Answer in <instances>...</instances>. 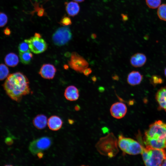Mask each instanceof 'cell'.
<instances>
[{"label": "cell", "instance_id": "6da1fadb", "mask_svg": "<svg viewBox=\"0 0 166 166\" xmlns=\"http://www.w3.org/2000/svg\"><path fill=\"white\" fill-rule=\"evenodd\" d=\"M3 85L9 97L18 102L21 101L23 96L30 93L28 79L24 74L19 72L10 74Z\"/></svg>", "mask_w": 166, "mask_h": 166}, {"label": "cell", "instance_id": "7a4b0ae2", "mask_svg": "<svg viewBox=\"0 0 166 166\" xmlns=\"http://www.w3.org/2000/svg\"><path fill=\"white\" fill-rule=\"evenodd\" d=\"M144 141L146 146L157 149L166 148V124L156 121L145 132Z\"/></svg>", "mask_w": 166, "mask_h": 166}, {"label": "cell", "instance_id": "3957f363", "mask_svg": "<svg viewBox=\"0 0 166 166\" xmlns=\"http://www.w3.org/2000/svg\"><path fill=\"white\" fill-rule=\"evenodd\" d=\"M118 140L112 133L101 138L96 145L101 154L110 158L115 156L118 152Z\"/></svg>", "mask_w": 166, "mask_h": 166}, {"label": "cell", "instance_id": "277c9868", "mask_svg": "<svg viewBox=\"0 0 166 166\" xmlns=\"http://www.w3.org/2000/svg\"><path fill=\"white\" fill-rule=\"evenodd\" d=\"M144 164L148 166H161L166 159V152L164 149L146 146L141 153Z\"/></svg>", "mask_w": 166, "mask_h": 166}, {"label": "cell", "instance_id": "5b68a950", "mask_svg": "<svg viewBox=\"0 0 166 166\" xmlns=\"http://www.w3.org/2000/svg\"><path fill=\"white\" fill-rule=\"evenodd\" d=\"M118 145L123 152L130 155L141 154L143 147L136 140L125 137L122 134L119 136Z\"/></svg>", "mask_w": 166, "mask_h": 166}, {"label": "cell", "instance_id": "8992f818", "mask_svg": "<svg viewBox=\"0 0 166 166\" xmlns=\"http://www.w3.org/2000/svg\"><path fill=\"white\" fill-rule=\"evenodd\" d=\"M52 142V139L49 137L44 136L40 137L30 142L29 150L33 155H36L49 148Z\"/></svg>", "mask_w": 166, "mask_h": 166}, {"label": "cell", "instance_id": "52a82bcc", "mask_svg": "<svg viewBox=\"0 0 166 166\" xmlns=\"http://www.w3.org/2000/svg\"><path fill=\"white\" fill-rule=\"evenodd\" d=\"M72 38V34L67 26L60 27L53 34L52 40L56 45L61 46L67 43Z\"/></svg>", "mask_w": 166, "mask_h": 166}, {"label": "cell", "instance_id": "ba28073f", "mask_svg": "<svg viewBox=\"0 0 166 166\" xmlns=\"http://www.w3.org/2000/svg\"><path fill=\"white\" fill-rule=\"evenodd\" d=\"M68 64L71 68L76 71L82 73L89 66L87 61L76 52H73L71 55Z\"/></svg>", "mask_w": 166, "mask_h": 166}, {"label": "cell", "instance_id": "9c48e42d", "mask_svg": "<svg viewBox=\"0 0 166 166\" xmlns=\"http://www.w3.org/2000/svg\"><path fill=\"white\" fill-rule=\"evenodd\" d=\"M26 40L29 43L30 50L34 53H41L47 48V43L41 37L34 36Z\"/></svg>", "mask_w": 166, "mask_h": 166}, {"label": "cell", "instance_id": "30bf717a", "mask_svg": "<svg viewBox=\"0 0 166 166\" xmlns=\"http://www.w3.org/2000/svg\"><path fill=\"white\" fill-rule=\"evenodd\" d=\"M111 116L117 119L123 118L127 112V107L124 103L117 102L112 105L110 109Z\"/></svg>", "mask_w": 166, "mask_h": 166}, {"label": "cell", "instance_id": "8fae6325", "mask_svg": "<svg viewBox=\"0 0 166 166\" xmlns=\"http://www.w3.org/2000/svg\"><path fill=\"white\" fill-rule=\"evenodd\" d=\"M56 71L57 69L53 65L50 64H45L41 67L39 73L42 77L50 79L54 78Z\"/></svg>", "mask_w": 166, "mask_h": 166}, {"label": "cell", "instance_id": "7c38bea8", "mask_svg": "<svg viewBox=\"0 0 166 166\" xmlns=\"http://www.w3.org/2000/svg\"><path fill=\"white\" fill-rule=\"evenodd\" d=\"M63 121L58 116L53 115L48 119L47 125L49 129L52 131L58 130L61 128Z\"/></svg>", "mask_w": 166, "mask_h": 166}, {"label": "cell", "instance_id": "4fadbf2b", "mask_svg": "<svg viewBox=\"0 0 166 166\" xmlns=\"http://www.w3.org/2000/svg\"><path fill=\"white\" fill-rule=\"evenodd\" d=\"M146 61V57L144 54L137 53L131 57L130 63L134 67H140L144 65Z\"/></svg>", "mask_w": 166, "mask_h": 166}, {"label": "cell", "instance_id": "5bb4252c", "mask_svg": "<svg viewBox=\"0 0 166 166\" xmlns=\"http://www.w3.org/2000/svg\"><path fill=\"white\" fill-rule=\"evenodd\" d=\"M64 96L65 98L69 101H76L79 96L78 90L74 86H69L65 90Z\"/></svg>", "mask_w": 166, "mask_h": 166}, {"label": "cell", "instance_id": "9a60e30c", "mask_svg": "<svg viewBox=\"0 0 166 166\" xmlns=\"http://www.w3.org/2000/svg\"><path fill=\"white\" fill-rule=\"evenodd\" d=\"M143 78V75L139 72L133 71L128 75L127 82L130 85L135 86L140 84Z\"/></svg>", "mask_w": 166, "mask_h": 166}, {"label": "cell", "instance_id": "2e32d148", "mask_svg": "<svg viewBox=\"0 0 166 166\" xmlns=\"http://www.w3.org/2000/svg\"><path fill=\"white\" fill-rule=\"evenodd\" d=\"M47 117L43 114H39L35 117L33 120L34 126L38 129L44 128L47 124Z\"/></svg>", "mask_w": 166, "mask_h": 166}, {"label": "cell", "instance_id": "e0dca14e", "mask_svg": "<svg viewBox=\"0 0 166 166\" xmlns=\"http://www.w3.org/2000/svg\"><path fill=\"white\" fill-rule=\"evenodd\" d=\"M156 97L160 106L166 111V87L161 88L159 89Z\"/></svg>", "mask_w": 166, "mask_h": 166}, {"label": "cell", "instance_id": "ac0fdd59", "mask_svg": "<svg viewBox=\"0 0 166 166\" xmlns=\"http://www.w3.org/2000/svg\"><path fill=\"white\" fill-rule=\"evenodd\" d=\"M65 10L68 15L74 17L79 13L80 7L79 4L74 2H65Z\"/></svg>", "mask_w": 166, "mask_h": 166}, {"label": "cell", "instance_id": "d6986e66", "mask_svg": "<svg viewBox=\"0 0 166 166\" xmlns=\"http://www.w3.org/2000/svg\"><path fill=\"white\" fill-rule=\"evenodd\" d=\"M5 61L7 65L14 67L16 66L18 63V57L15 53H11L6 55L5 58Z\"/></svg>", "mask_w": 166, "mask_h": 166}, {"label": "cell", "instance_id": "ffe728a7", "mask_svg": "<svg viewBox=\"0 0 166 166\" xmlns=\"http://www.w3.org/2000/svg\"><path fill=\"white\" fill-rule=\"evenodd\" d=\"M19 56L21 61L25 65L30 64L33 58V55L30 51L24 52H19Z\"/></svg>", "mask_w": 166, "mask_h": 166}, {"label": "cell", "instance_id": "44dd1931", "mask_svg": "<svg viewBox=\"0 0 166 166\" xmlns=\"http://www.w3.org/2000/svg\"><path fill=\"white\" fill-rule=\"evenodd\" d=\"M157 14L160 19L166 21V4H163L159 6Z\"/></svg>", "mask_w": 166, "mask_h": 166}, {"label": "cell", "instance_id": "7402d4cb", "mask_svg": "<svg viewBox=\"0 0 166 166\" xmlns=\"http://www.w3.org/2000/svg\"><path fill=\"white\" fill-rule=\"evenodd\" d=\"M9 70L5 64H0V80L5 79L8 75Z\"/></svg>", "mask_w": 166, "mask_h": 166}, {"label": "cell", "instance_id": "603a6c76", "mask_svg": "<svg viewBox=\"0 0 166 166\" xmlns=\"http://www.w3.org/2000/svg\"><path fill=\"white\" fill-rule=\"evenodd\" d=\"M147 6L150 8L156 9L160 6L161 0H146Z\"/></svg>", "mask_w": 166, "mask_h": 166}, {"label": "cell", "instance_id": "cb8c5ba5", "mask_svg": "<svg viewBox=\"0 0 166 166\" xmlns=\"http://www.w3.org/2000/svg\"><path fill=\"white\" fill-rule=\"evenodd\" d=\"M18 49L20 52H24L30 50L29 43L26 39L19 44Z\"/></svg>", "mask_w": 166, "mask_h": 166}, {"label": "cell", "instance_id": "d4e9b609", "mask_svg": "<svg viewBox=\"0 0 166 166\" xmlns=\"http://www.w3.org/2000/svg\"><path fill=\"white\" fill-rule=\"evenodd\" d=\"M8 17L7 15L3 12H0V27L4 26L7 23Z\"/></svg>", "mask_w": 166, "mask_h": 166}, {"label": "cell", "instance_id": "484cf974", "mask_svg": "<svg viewBox=\"0 0 166 166\" xmlns=\"http://www.w3.org/2000/svg\"><path fill=\"white\" fill-rule=\"evenodd\" d=\"M151 82L154 85L161 84L163 82L162 78L157 75H153L151 78Z\"/></svg>", "mask_w": 166, "mask_h": 166}, {"label": "cell", "instance_id": "4316f807", "mask_svg": "<svg viewBox=\"0 0 166 166\" xmlns=\"http://www.w3.org/2000/svg\"><path fill=\"white\" fill-rule=\"evenodd\" d=\"M60 23L63 26H68L71 25L72 22L71 19L69 17L65 16L61 19Z\"/></svg>", "mask_w": 166, "mask_h": 166}, {"label": "cell", "instance_id": "83f0119b", "mask_svg": "<svg viewBox=\"0 0 166 166\" xmlns=\"http://www.w3.org/2000/svg\"><path fill=\"white\" fill-rule=\"evenodd\" d=\"M92 70L90 68H87L83 71V73L86 77H88L92 72Z\"/></svg>", "mask_w": 166, "mask_h": 166}, {"label": "cell", "instance_id": "f1b7e54d", "mask_svg": "<svg viewBox=\"0 0 166 166\" xmlns=\"http://www.w3.org/2000/svg\"><path fill=\"white\" fill-rule=\"evenodd\" d=\"M5 142L6 144L10 145L13 143V140L11 138L8 137L6 139Z\"/></svg>", "mask_w": 166, "mask_h": 166}, {"label": "cell", "instance_id": "f546056e", "mask_svg": "<svg viewBox=\"0 0 166 166\" xmlns=\"http://www.w3.org/2000/svg\"><path fill=\"white\" fill-rule=\"evenodd\" d=\"M4 33L6 35H9L11 33L10 29L7 27L4 30Z\"/></svg>", "mask_w": 166, "mask_h": 166}, {"label": "cell", "instance_id": "4dcf8cb0", "mask_svg": "<svg viewBox=\"0 0 166 166\" xmlns=\"http://www.w3.org/2000/svg\"><path fill=\"white\" fill-rule=\"evenodd\" d=\"M121 16L122 17V20L124 21H126L128 19V17L126 14H122Z\"/></svg>", "mask_w": 166, "mask_h": 166}, {"label": "cell", "instance_id": "1f68e13d", "mask_svg": "<svg viewBox=\"0 0 166 166\" xmlns=\"http://www.w3.org/2000/svg\"><path fill=\"white\" fill-rule=\"evenodd\" d=\"M113 78L114 80H119V77L117 75H114L113 77Z\"/></svg>", "mask_w": 166, "mask_h": 166}, {"label": "cell", "instance_id": "d6a6232c", "mask_svg": "<svg viewBox=\"0 0 166 166\" xmlns=\"http://www.w3.org/2000/svg\"><path fill=\"white\" fill-rule=\"evenodd\" d=\"M75 2H83L85 0H73Z\"/></svg>", "mask_w": 166, "mask_h": 166}, {"label": "cell", "instance_id": "836d02e7", "mask_svg": "<svg viewBox=\"0 0 166 166\" xmlns=\"http://www.w3.org/2000/svg\"><path fill=\"white\" fill-rule=\"evenodd\" d=\"M96 37V35L95 34H93L91 35V37L93 39L95 38Z\"/></svg>", "mask_w": 166, "mask_h": 166}, {"label": "cell", "instance_id": "e575fe53", "mask_svg": "<svg viewBox=\"0 0 166 166\" xmlns=\"http://www.w3.org/2000/svg\"><path fill=\"white\" fill-rule=\"evenodd\" d=\"M97 78L95 76H93L92 77V80L93 81H96Z\"/></svg>", "mask_w": 166, "mask_h": 166}, {"label": "cell", "instance_id": "d590c367", "mask_svg": "<svg viewBox=\"0 0 166 166\" xmlns=\"http://www.w3.org/2000/svg\"><path fill=\"white\" fill-rule=\"evenodd\" d=\"M162 166H166V159H165L163 163H162Z\"/></svg>", "mask_w": 166, "mask_h": 166}, {"label": "cell", "instance_id": "8d00e7d4", "mask_svg": "<svg viewBox=\"0 0 166 166\" xmlns=\"http://www.w3.org/2000/svg\"><path fill=\"white\" fill-rule=\"evenodd\" d=\"M164 73L165 77H166V68H165L164 70Z\"/></svg>", "mask_w": 166, "mask_h": 166}]
</instances>
